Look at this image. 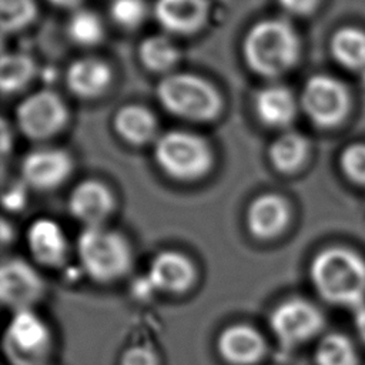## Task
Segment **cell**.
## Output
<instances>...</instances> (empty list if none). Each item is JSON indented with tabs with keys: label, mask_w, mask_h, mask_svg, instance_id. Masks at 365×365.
Masks as SVG:
<instances>
[{
	"label": "cell",
	"mask_w": 365,
	"mask_h": 365,
	"mask_svg": "<svg viewBox=\"0 0 365 365\" xmlns=\"http://www.w3.org/2000/svg\"><path fill=\"white\" fill-rule=\"evenodd\" d=\"M241 50L244 61L252 73L275 78L297 64L299 37L285 19H264L245 33Z\"/></svg>",
	"instance_id": "1"
},
{
	"label": "cell",
	"mask_w": 365,
	"mask_h": 365,
	"mask_svg": "<svg viewBox=\"0 0 365 365\" xmlns=\"http://www.w3.org/2000/svg\"><path fill=\"white\" fill-rule=\"evenodd\" d=\"M309 275L324 301L354 311L364 307L365 262L355 252L342 247L327 248L314 257Z\"/></svg>",
	"instance_id": "2"
},
{
	"label": "cell",
	"mask_w": 365,
	"mask_h": 365,
	"mask_svg": "<svg viewBox=\"0 0 365 365\" xmlns=\"http://www.w3.org/2000/svg\"><path fill=\"white\" fill-rule=\"evenodd\" d=\"M155 94L165 111L190 121H211L222 108L214 84L192 73H168L157 84Z\"/></svg>",
	"instance_id": "3"
},
{
	"label": "cell",
	"mask_w": 365,
	"mask_h": 365,
	"mask_svg": "<svg viewBox=\"0 0 365 365\" xmlns=\"http://www.w3.org/2000/svg\"><path fill=\"white\" fill-rule=\"evenodd\" d=\"M77 254L86 274L97 282H113L133 267L128 241L117 231L86 227L77 238Z\"/></svg>",
	"instance_id": "4"
},
{
	"label": "cell",
	"mask_w": 365,
	"mask_h": 365,
	"mask_svg": "<svg viewBox=\"0 0 365 365\" xmlns=\"http://www.w3.org/2000/svg\"><path fill=\"white\" fill-rule=\"evenodd\" d=\"M154 160L171 178L194 181L204 177L212 167V151L198 134L187 130H170L154 141Z\"/></svg>",
	"instance_id": "5"
},
{
	"label": "cell",
	"mask_w": 365,
	"mask_h": 365,
	"mask_svg": "<svg viewBox=\"0 0 365 365\" xmlns=\"http://www.w3.org/2000/svg\"><path fill=\"white\" fill-rule=\"evenodd\" d=\"M68 120L64 100L51 90H38L16 107L19 130L30 140H47L63 130Z\"/></svg>",
	"instance_id": "6"
},
{
	"label": "cell",
	"mask_w": 365,
	"mask_h": 365,
	"mask_svg": "<svg viewBox=\"0 0 365 365\" xmlns=\"http://www.w3.org/2000/svg\"><path fill=\"white\" fill-rule=\"evenodd\" d=\"M299 103L314 124L334 127L345 118L349 110V94L338 78L328 74H314L301 90Z\"/></svg>",
	"instance_id": "7"
},
{
	"label": "cell",
	"mask_w": 365,
	"mask_h": 365,
	"mask_svg": "<svg viewBox=\"0 0 365 365\" xmlns=\"http://www.w3.org/2000/svg\"><path fill=\"white\" fill-rule=\"evenodd\" d=\"M50 331L31 309L13 314L4 336L6 354L13 365H40L50 349Z\"/></svg>",
	"instance_id": "8"
},
{
	"label": "cell",
	"mask_w": 365,
	"mask_h": 365,
	"mask_svg": "<svg viewBox=\"0 0 365 365\" xmlns=\"http://www.w3.org/2000/svg\"><path fill=\"white\" fill-rule=\"evenodd\" d=\"M269 327L281 345L298 346L322 329L324 317L314 304L301 298H291L272 309Z\"/></svg>",
	"instance_id": "9"
},
{
	"label": "cell",
	"mask_w": 365,
	"mask_h": 365,
	"mask_svg": "<svg viewBox=\"0 0 365 365\" xmlns=\"http://www.w3.org/2000/svg\"><path fill=\"white\" fill-rule=\"evenodd\" d=\"M44 289L43 278L24 259L10 258L1 264L0 298L13 314L31 309L43 297Z\"/></svg>",
	"instance_id": "10"
},
{
	"label": "cell",
	"mask_w": 365,
	"mask_h": 365,
	"mask_svg": "<svg viewBox=\"0 0 365 365\" xmlns=\"http://www.w3.org/2000/svg\"><path fill=\"white\" fill-rule=\"evenodd\" d=\"M24 184L48 191L61 185L73 171L71 155L61 148H37L24 155L20 165Z\"/></svg>",
	"instance_id": "11"
},
{
	"label": "cell",
	"mask_w": 365,
	"mask_h": 365,
	"mask_svg": "<svg viewBox=\"0 0 365 365\" xmlns=\"http://www.w3.org/2000/svg\"><path fill=\"white\" fill-rule=\"evenodd\" d=\"M115 198L111 190L101 181L84 180L70 192L68 211L86 227H101L113 214Z\"/></svg>",
	"instance_id": "12"
},
{
	"label": "cell",
	"mask_w": 365,
	"mask_h": 365,
	"mask_svg": "<svg viewBox=\"0 0 365 365\" xmlns=\"http://www.w3.org/2000/svg\"><path fill=\"white\" fill-rule=\"evenodd\" d=\"M147 277L150 285L161 292L182 294L194 285L197 269L185 254L161 251L151 259Z\"/></svg>",
	"instance_id": "13"
},
{
	"label": "cell",
	"mask_w": 365,
	"mask_h": 365,
	"mask_svg": "<svg viewBox=\"0 0 365 365\" xmlns=\"http://www.w3.org/2000/svg\"><path fill=\"white\" fill-rule=\"evenodd\" d=\"M217 349L221 358L231 365H254L267 351L261 332L248 324H232L221 331Z\"/></svg>",
	"instance_id": "14"
},
{
	"label": "cell",
	"mask_w": 365,
	"mask_h": 365,
	"mask_svg": "<svg viewBox=\"0 0 365 365\" xmlns=\"http://www.w3.org/2000/svg\"><path fill=\"white\" fill-rule=\"evenodd\" d=\"M208 0H155L154 17L170 34L197 33L207 21Z\"/></svg>",
	"instance_id": "15"
},
{
	"label": "cell",
	"mask_w": 365,
	"mask_h": 365,
	"mask_svg": "<svg viewBox=\"0 0 365 365\" xmlns=\"http://www.w3.org/2000/svg\"><path fill=\"white\" fill-rule=\"evenodd\" d=\"M27 247L40 265L61 267L68 254V242L63 228L50 218H37L27 230Z\"/></svg>",
	"instance_id": "16"
},
{
	"label": "cell",
	"mask_w": 365,
	"mask_h": 365,
	"mask_svg": "<svg viewBox=\"0 0 365 365\" xmlns=\"http://www.w3.org/2000/svg\"><path fill=\"white\" fill-rule=\"evenodd\" d=\"M289 205L279 194L267 192L252 200L247 210V227L258 240H272L289 222Z\"/></svg>",
	"instance_id": "17"
},
{
	"label": "cell",
	"mask_w": 365,
	"mask_h": 365,
	"mask_svg": "<svg viewBox=\"0 0 365 365\" xmlns=\"http://www.w3.org/2000/svg\"><path fill=\"white\" fill-rule=\"evenodd\" d=\"M113 80L111 67L98 57H81L66 70L67 88L80 98L101 96Z\"/></svg>",
	"instance_id": "18"
},
{
	"label": "cell",
	"mask_w": 365,
	"mask_h": 365,
	"mask_svg": "<svg viewBox=\"0 0 365 365\" xmlns=\"http://www.w3.org/2000/svg\"><path fill=\"white\" fill-rule=\"evenodd\" d=\"M297 98L281 84H269L254 96V111L258 120L271 128L288 127L297 115Z\"/></svg>",
	"instance_id": "19"
},
{
	"label": "cell",
	"mask_w": 365,
	"mask_h": 365,
	"mask_svg": "<svg viewBox=\"0 0 365 365\" xmlns=\"http://www.w3.org/2000/svg\"><path fill=\"white\" fill-rule=\"evenodd\" d=\"M115 133L133 145H144L157 140V118L154 113L141 104L120 107L113 120Z\"/></svg>",
	"instance_id": "20"
},
{
	"label": "cell",
	"mask_w": 365,
	"mask_h": 365,
	"mask_svg": "<svg viewBox=\"0 0 365 365\" xmlns=\"http://www.w3.org/2000/svg\"><path fill=\"white\" fill-rule=\"evenodd\" d=\"M308 155V141L297 131H285L278 135L268 148L272 167L284 174L297 171Z\"/></svg>",
	"instance_id": "21"
},
{
	"label": "cell",
	"mask_w": 365,
	"mask_h": 365,
	"mask_svg": "<svg viewBox=\"0 0 365 365\" xmlns=\"http://www.w3.org/2000/svg\"><path fill=\"white\" fill-rule=\"evenodd\" d=\"M329 50L342 67L352 71L365 70V31L361 29L345 26L336 30L331 38Z\"/></svg>",
	"instance_id": "22"
},
{
	"label": "cell",
	"mask_w": 365,
	"mask_h": 365,
	"mask_svg": "<svg viewBox=\"0 0 365 365\" xmlns=\"http://www.w3.org/2000/svg\"><path fill=\"white\" fill-rule=\"evenodd\" d=\"M177 44L165 34H151L138 46V57L143 66L154 73H167L180 61Z\"/></svg>",
	"instance_id": "23"
},
{
	"label": "cell",
	"mask_w": 365,
	"mask_h": 365,
	"mask_svg": "<svg viewBox=\"0 0 365 365\" xmlns=\"http://www.w3.org/2000/svg\"><path fill=\"white\" fill-rule=\"evenodd\" d=\"M36 74L34 60L19 51L3 53L0 60V88L3 94L24 88Z\"/></svg>",
	"instance_id": "24"
},
{
	"label": "cell",
	"mask_w": 365,
	"mask_h": 365,
	"mask_svg": "<svg viewBox=\"0 0 365 365\" xmlns=\"http://www.w3.org/2000/svg\"><path fill=\"white\" fill-rule=\"evenodd\" d=\"M68 38L81 47L97 46L104 37V24L96 11L76 9L67 20Z\"/></svg>",
	"instance_id": "25"
},
{
	"label": "cell",
	"mask_w": 365,
	"mask_h": 365,
	"mask_svg": "<svg viewBox=\"0 0 365 365\" xmlns=\"http://www.w3.org/2000/svg\"><path fill=\"white\" fill-rule=\"evenodd\" d=\"M317 365H356V352L348 336L332 332L325 335L315 349Z\"/></svg>",
	"instance_id": "26"
},
{
	"label": "cell",
	"mask_w": 365,
	"mask_h": 365,
	"mask_svg": "<svg viewBox=\"0 0 365 365\" xmlns=\"http://www.w3.org/2000/svg\"><path fill=\"white\" fill-rule=\"evenodd\" d=\"M37 14L34 0H0V24L3 33H16L27 27Z\"/></svg>",
	"instance_id": "27"
},
{
	"label": "cell",
	"mask_w": 365,
	"mask_h": 365,
	"mask_svg": "<svg viewBox=\"0 0 365 365\" xmlns=\"http://www.w3.org/2000/svg\"><path fill=\"white\" fill-rule=\"evenodd\" d=\"M108 14L118 27L134 30L145 21L148 7L145 0H111Z\"/></svg>",
	"instance_id": "28"
},
{
	"label": "cell",
	"mask_w": 365,
	"mask_h": 365,
	"mask_svg": "<svg viewBox=\"0 0 365 365\" xmlns=\"http://www.w3.org/2000/svg\"><path fill=\"white\" fill-rule=\"evenodd\" d=\"M339 164L344 174L352 182L365 185V144L348 145L341 154Z\"/></svg>",
	"instance_id": "29"
},
{
	"label": "cell",
	"mask_w": 365,
	"mask_h": 365,
	"mask_svg": "<svg viewBox=\"0 0 365 365\" xmlns=\"http://www.w3.org/2000/svg\"><path fill=\"white\" fill-rule=\"evenodd\" d=\"M120 365H160V359L150 346L133 345L123 352Z\"/></svg>",
	"instance_id": "30"
},
{
	"label": "cell",
	"mask_w": 365,
	"mask_h": 365,
	"mask_svg": "<svg viewBox=\"0 0 365 365\" xmlns=\"http://www.w3.org/2000/svg\"><path fill=\"white\" fill-rule=\"evenodd\" d=\"M278 3L287 13L305 16L317 9L319 0H278Z\"/></svg>",
	"instance_id": "31"
},
{
	"label": "cell",
	"mask_w": 365,
	"mask_h": 365,
	"mask_svg": "<svg viewBox=\"0 0 365 365\" xmlns=\"http://www.w3.org/2000/svg\"><path fill=\"white\" fill-rule=\"evenodd\" d=\"M355 328L361 339L365 342V307H361L355 311Z\"/></svg>",
	"instance_id": "32"
},
{
	"label": "cell",
	"mask_w": 365,
	"mask_h": 365,
	"mask_svg": "<svg viewBox=\"0 0 365 365\" xmlns=\"http://www.w3.org/2000/svg\"><path fill=\"white\" fill-rule=\"evenodd\" d=\"M1 148H3V153H7L9 150V144L11 143V138H10V133H9V125L6 123V120L1 121Z\"/></svg>",
	"instance_id": "33"
},
{
	"label": "cell",
	"mask_w": 365,
	"mask_h": 365,
	"mask_svg": "<svg viewBox=\"0 0 365 365\" xmlns=\"http://www.w3.org/2000/svg\"><path fill=\"white\" fill-rule=\"evenodd\" d=\"M51 4L61 9H77L83 0H48Z\"/></svg>",
	"instance_id": "34"
},
{
	"label": "cell",
	"mask_w": 365,
	"mask_h": 365,
	"mask_svg": "<svg viewBox=\"0 0 365 365\" xmlns=\"http://www.w3.org/2000/svg\"><path fill=\"white\" fill-rule=\"evenodd\" d=\"M13 195H23V194H21V192H19V194H13ZM14 200H17V197H14ZM14 205H16V202H14V201H13V204H11V207H14Z\"/></svg>",
	"instance_id": "35"
}]
</instances>
